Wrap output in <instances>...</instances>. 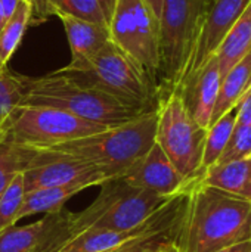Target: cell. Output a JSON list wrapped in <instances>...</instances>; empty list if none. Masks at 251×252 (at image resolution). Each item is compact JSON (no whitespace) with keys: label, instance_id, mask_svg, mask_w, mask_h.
Instances as JSON below:
<instances>
[{"label":"cell","instance_id":"obj_21","mask_svg":"<svg viewBox=\"0 0 251 252\" xmlns=\"http://www.w3.org/2000/svg\"><path fill=\"white\" fill-rule=\"evenodd\" d=\"M33 12V0H19L13 15L0 30V69L6 68L10 56L21 44Z\"/></svg>","mask_w":251,"mask_h":252},{"label":"cell","instance_id":"obj_18","mask_svg":"<svg viewBox=\"0 0 251 252\" xmlns=\"http://www.w3.org/2000/svg\"><path fill=\"white\" fill-rule=\"evenodd\" d=\"M251 89V52H249L237 65H234L220 81L219 94L212 114L210 126L223 114L232 109L240 99Z\"/></svg>","mask_w":251,"mask_h":252},{"label":"cell","instance_id":"obj_3","mask_svg":"<svg viewBox=\"0 0 251 252\" xmlns=\"http://www.w3.org/2000/svg\"><path fill=\"white\" fill-rule=\"evenodd\" d=\"M157 123L158 112L154 109L126 124L41 149L86 159L115 179L154 146Z\"/></svg>","mask_w":251,"mask_h":252},{"label":"cell","instance_id":"obj_15","mask_svg":"<svg viewBox=\"0 0 251 252\" xmlns=\"http://www.w3.org/2000/svg\"><path fill=\"white\" fill-rule=\"evenodd\" d=\"M92 186H99V183L95 180H81L28 192L24 196L22 205L15 217V223L34 214H52L61 211L68 199Z\"/></svg>","mask_w":251,"mask_h":252},{"label":"cell","instance_id":"obj_34","mask_svg":"<svg viewBox=\"0 0 251 252\" xmlns=\"http://www.w3.org/2000/svg\"><path fill=\"white\" fill-rule=\"evenodd\" d=\"M178 226H179V224H178ZM138 239H139V238H138ZM133 241H136V239H133ZM133 241H130V242H133ZM130 242L124 244L123 247H120V248H117V250H112V251H108V252H123V251H124V250H126V247H127V245H129Z\"/></svg>","mask_w":251,"mask_h":252},{"label":"cell","instance_id":"obj_30","mask_svg":"<svg viewBox=\"0 0 251 252\" xmlns=\"http://www.w3.org/2000/svg\"><path fill=\"white\" fill-rule=\"evenodd\" d=\"M216 252H251V239L235 244V245H231V247H226V248H222Z\"/></svg>","mask_w":251,"mask_h":252},{"label":"cell","instance_id":"obj_8","mask_svg":"<svg viewBox=\"0 0 251 252\" xmlns=\"http://www.w3.org/2000/svg\"><path fill=\"white\" fill-rule=\"evenodd\" d=\"M111 41L155 84L160 77L158 19L143 0H117L108 21ZM158 89V87H157Z\"/></svg>","mask_w":251,"mask_h":252},{"label":"cell","instance_id":"obj_9","mask_svg":"<svg viewBox=\"0 0 251 252\" xmlns=\"http://www.w3.org/2000/svg\"><path fill=\"white\" fill-rule=\"evenodd\" d=\"M101 186L107 190L108 205L92 230L102 229L123 232L138 227L173 196H166L146 189L133 188L118 177L111 179Z\"/></svg>","mask_w":251,"mask_h":252},{"label":"cell","instance_id":"obj_10","mask_svg":"<svg viewBox=\"0 0 251 252\" xmlns=\"http://www.w3.org/2000/svg\"><path fill=\"white\" fill-rule=\"evenodd\" d=\"M34 149L36 157L33 164L22 171L25 193L81 180H95L101 186L112 179L102 167L86 159L52 151Z\"/></svg>","mask_w":251,"mask_h":252},{"label":"cell","instance_id":"obj_32","mask_svg":"<svg viewBox=\"0 0 251 252\" xmlns=\"http://www.w3.org/2000/svg\"><path fill=\"white\" fill-rule=\"evenodd\" d=\"M99 1H101V4L104 7V12H105L107 18H108V21H109V16H111V13L114 10V6H115L117 0H99Z\"/></svg>","mask_w":251,"mask_h":252},{"label":"cell","instance_id":"obj_31","mask_svg":"<svg viewBox=\"0 0 251 252\" xmlns=\"http://www.w3.org/2000/svg\"><path fill=\"white\" fill-rule=\"evenodd\" d=\"M143 1L151 9V12L154 13V16L158 19L160 18V13H161V6H163V1L164 0H143Z\"/></svg>","mask_w":251,"mask_h":252},{"label":"cell","instance_id":"obj_14","mask_svg":"<svg viewBox=\"0 0 251 252\" xmlns=\"http://www.w3.org/2000/svg\"><path fill=\"white\" fill-rule=\"evenodd\" d=\"M65 30L70 50H71V62H84L96 55L107 43L111 41L108 25L95 24L90 21H84L71 15L58 13L56 15Z\"/></svg>","mask_w":251,"mask_h":252},{"label":"cell","instance_id":"obj_28","mask_svg":"<svg viewBox=\"0 0 251 252\" xmlns=\"http://www.w3.org/2000/svg\"><path fill=\"white\" fill-rule=\"evenodd\" d=\"M237 126H251V89L235 105Z\"/></svg>","mask_w":251,"mask_h":252},{"label":"cell","instance_id":"obj_29","mask_svg":"<svg viewBox=\"0 0 251 252\" xmlns=\"http://www.w3.org/2000/svg\"><path fill=\"white\" fill-rule=\"evenodd\" d=\"M19 0H0V30L13 15Z\"/></svg>","mask_w":251,"mask_h":252},{"label":"cell","instance_id":"obj_25","mask_svg":"<svg viewBox=\"0 0 251 252\" xmlns=\"http://www.w3.org/2000/svg\"><path fill=\"white\" fill-rule=\"evenodd\" d=\"M25 196L22 173H18L0 196V232L16 224L15 217Z\"/></svg>","mask_w":251,"mask_h":252},{"label":"cell","instance_id":"obj_2","mask_svg":"<svg viewBox=\"0 0 251 252\" xmlns=\"http://www.w3.org/2000/svg\"><path fill=\"white\" fill-rule=\"evenodd\" d=\"M21 105L61 109L105 127H117L149 112L105 92L83 86L58 71L37 78L24 77Z\"/></svg>","mask_w":251,"mask_h":252},{"label":"cell","instance_id":"obj_33","mask_svg":"<svg viewBox=\"0 0 251 252\" xmlns=\"http://www.w3.org/2000/svg\"><path fill=\"white\" fill-rule=\"evenodd\" d=\"M157 252H180V251H179V248H178L175 244H172V245H167V247L161 248L160 251H157Z\"/></svg>","mask_w":251,"mask_h":252},{"label":"cell","instance_id":"obj_13","mask_svg":"<svg viewBox=\"0 0 251 252\" xmlns=\"http://www.w3.org/2000/svg\"><path fill=\"white\" fill-rule=\"evenodd\" d=\"M222 74L216 58L213 56L203 68L182 81L175 92L180 96L188 114L192 120L204 127H210L212 114L219 94Z\"/></svg>","mask_w":251,"mask_h":252},{"label":"cell","instance_id":"obj_27","mask_svg":"<svg viewBox=\"0 0 251 252\" xmlns=\"http://www.w3.org/2000/svg\"><path fill=\"white\" fill-rule=\"evenodd\" d=\"M182 226H183V223L179 226L161 230V232L141 236L139 239L130 242L123 252H157L167 245H172V244L176 245L180 230H182Z\"/></svg>","mask_w":251,"mask_h":252},{"label":"cell","instance_id":"obj_22","mask_svg":"<svg viewBox=\"0 0 251 252\" xmlns=\"http://www.w3.org/2000/svg\"><path fill=\"white\" fill-rule=\"evenodd\" d=\"M237 126V108L234 106L226 114H223L216 123L207 128V137L203 154V174L217 162L223 149L226 148L231 134Z\"/></svg>","mask_w":251,"mask_h":252},{"label":"cell","instance_id":"obj_1","mask_svg":"<svg viewBox=\"0 0 251 252\" xmlns=\"http://www.w3.org/2000/svg\"><path fill=\"white\" fill-rule=\"evenodd\" d=\"M250 239L251 202L198 180L176 242L179 251L216 252Z\"/></svg>","mask_w":251,"mask_h":252},{"label":"cell","instance_id":"obj_7","mask_svg":"<svg viewBox=\"0 0 251 252\" xmlns=\"http://www.w3.org/2000/svg\"><path fill=\"white\" fill-rule=\"evenodd\" d=\"M6 137L28 148H49L101 133L109 127L47 106H18L1 124Z\"/></svg>","mask_w":251,"mask_h":252},{"label":"cell","instance_id":"obj_5","mask_svg":"<svg viewBox=\"0 0 251 252\" xmlns=\"http://www.w3.org/2000/svg\"><path fill=\"white\" fill-rule=\"evenodd\" d=\"M207 0H164L158 18L160 96L175 90L191 56Z\"/></svg>","mask_w":251,"mask_h":252},{"label":"cell","instance_id":"obj_12","mask_svg":"<svg viewBox=\"0 0 251 252\" xmlns=\"http://www.w3.org/2000/svg\"><path fill=\"white\" fill-rule=\"evenodd\" d=\"M118 179L129 186L146 189L166 196L178 195L195 180H186L182 177L157 143H154L142 158L118 176Z\"/></svg>","mask_w":251,"mask_h":252},{"label":"cell","instance_id":"obj_23","mask_svg":"<svg viewBox=\"0 0 251 252\" xmlns=\"http://www.w3.org/2000/svg\"><path fill=\"white\" fill-rule=\"evenodd\" d=\"M38 0H33V6ZM40 12L50 15H71L84 21H90L101 25H108V18L99 0H40Z\"/></svg>","mask_w":251,"mask_h":252},{"label":"cell","instance_id":"obj_11","mask_svg":"<svg viewBox=\"0 0 251 252\" xmlns=\"http://www.w3.org/2000/svg\"><path fill=\"white\" fill-rule=\"evenodd\" d=\"M251 0H207L197 40L179 84L203 68L216 53L225 35L243 15ZM178 84V86H179ZM176 86V87H178ZM173 92V90H172Z\"/></svg>","mask_w":251,"mask_h":252},{"label":"cell","instance_id":"obj_26","mask_svg":"<svg viewBox=\"0 0 251 252\" xmlns=\"http://www.w3.org/2000/svg\"><path fill=\"white\" fill-rule=\"evenodd\" d=\"M251 155V126H235L231 139L219 157L216 164H228L250 158ZM213 167V165H212Z\"/></svg>","mask_w":251,"mask_h":252},{"label":"cell","instance_id":"obj_24","mask_svg":"<svg viewBox=\"0 0 251 252\" xmlns=\"http://www.w3.org/2000/svg\"><path fill=\"white\" fill-rule=\"evenodd\" d=\"M24 77L10 72L7 68L0 69V126L22 103Z\"/></svg>","mask_w":251,"mask_h":252},{"label":"cell","instance_id":"obj_6","mask_svg":"<svg viewBox=\"0 0 251 252\" xmlns=\"http://www.w3.org/2000/svg\"><path fill=\"white\" fill-rule=\"evenodd\" d=\"M158 123L155 143L186 180L203 177V154L207 128L188 114L178 92H169L157 103Z\"/></svg>","mask_w":251,"mask_h":252},{"label":"cell","instance_id":"obj_35","mask_svg":"<svg viewBox=\"0 0 251 252\" xmlns=\"http://www.w3.org/2000/svg\"><path fill=\"white\" fill-rule=\"evenodd\" d=\"M250 159H251V155H250Z\"/></svg>","mask_w":251,"mask_h":252},{"label":"cell","instance_id":"obj_19","mask_svg":"<svg viewBox=\"0 0 251 252\" xmlns=\"http://www.w3.org/2000/svg\"><path fill=\"white\" fill-rule=\"evenodd\" d=\"M251 52V1L213 55L222 77Z\"/></svg>","mask_w":251,"mask_h":252},{"label":"cell","instance_id":"obj_17","mask_svg":"<svg viewBox=\"0 0 251 252\" xmlns=\"http://www.w3.org/2000/svg\"><path fill=\"white\" fill-rule=\"evenodd\" d=\"M200 182L251 202V159L215 164L203 174Z\"/></svg>","mask_w":251,"mask_h":252},{"label":"cell","instance_id":"obj_20","mask_svg":"<svg viewBox=\"0 0 251 252\" xmlns=\"http://www.w3.org/2000/svg\"><path fill=\"white\" fill-rule=\"evenodd\" d=\"M36 157V149L16 145L6 137L3 126H0V196L12 182V179L27 170Z\"/></svg>","mask_w":251,"mask_h":252},{"label":"cell","instance_id":"obj_4","mask_svg":"<svg viewBox=\"0 0 251 252\" xmlns=\"http://www.w3.org/2000/svg\"><path fill=\"white\" fill-rule=\"evenodd\" d=\"M58 72L74 81L105 92L145 111L157 109L158 89L146 74L112 41L84 62H70Z\"/></svg>","mask_w":251,"mask_h":252},{"label":"cell","instance_id":"obj_16","mask_svg":"<svg viewBox=\"0 0 251 252\" xmlns=\"http://www.w3.org/2000/svg\"><path fill=\"white\" fill-rule=\"evenodd\" d=\"M68 210L46 214L43 219L25 224V226H9L0 232V252H34L47 233L58 226Z\"/></svg>","mask_w":251,"mask_h":252}]
</instances>
